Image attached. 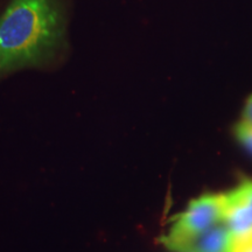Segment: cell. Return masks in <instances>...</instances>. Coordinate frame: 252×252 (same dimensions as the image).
<instances>
[{
    "label": "cell",
    "instance_id": "1",
    "mask_svg": "<svg viewBox=\"0 0 252 252\" xmlns=\"http://www.w3.org/2000/svg\"><path fill=\"white\" fill-rule=\"evenodd\" d=\"M56 0H14L0 17V74L46 61L61 45Z\"/></svg>",
    "mask_w": 252,
    "mask_h": 252
},
{
    "label": "cell",
    "instance_id": "2",
    "mask_svg": "<svg viewBox=\"0 0 252 252\" xmlns=\"http://www.w3.org/2000/svg\"><path fill=\"white\" fill-rule=\"evenodd\" d=\"M224 194H206L195 198L184 213L175 216L160 242L174 252H186L210 228L223 220Z\"/></svg>",
    "mask_w": 252,
    "mask_h": 252
},
{
    "label": "cell",
    "instance_id": "3",
    "mask_svg": "<svg viewBox=\"0 0 252 252\" xmlns=\"http://www.w3.org/2000/svg\"><path fill=\"white\" fill-rule=\"evenodd\" d=\"M223 222L231 236L252 231V181L244 180L237 188L224 193Z\"/></svg>",
    "mask_w": 252,
    "mask_h": 252
},
{
    "label": "cell",
    "instance_id": "4",
    "mask_svg": "<svg viewBox=\"0 0 252 252\" xmlns=\"http://www.w3.org/2000/svg\"><path fill=\"white\" fill-rule=\"evenodd\" d=\"M230 237V230L222 220L204 232L186 252H228Z\"/></svg>",
    "mask_w": 252,
    "mask_h": 252
},
{
    "label": "cell",
    "instance_id": "5",
    "mask_svg": "<svg viewBox=\"0 0 252 252\" xmlns=\"http://www.w3.org/2000/svg\"><path fill=\"white\" fill-rule=\"evenodd\" d=\"M228 252H252V234L231 236L229 241Z\"/></svg>",
    "mask_w": 252,
    "mask_h": 252
},
{
    "label": "cell",
    "instance_id": "6",
    "mask_svg": "<svg viewBox=\"0 0 252 252\" xmlns=\"http://www.w3.org/2000/svg\"><path fill=\"white\" fill-rule=\"evenodd\" d=\"M235 135L239 143L252 153V125L242 119L235 126Z\"/></svg>",
    "mask_w": 252,
    "mask_h": 252
},
{
    "label": "cell",
    "instance_id": "7",
    "mask_svg": "<svg viewBox=\"0 0 252 252\" xmlns=\"http://www.w3.org/2000/svg\"><path fill=\"white\" fill-rule=\"evenodd\" d=\"M243 121L252 125V94L249 96L243 110Z\"/></svg>",
    "mask_w": 252,
    "mask_h": 252
},
{
    "label": "cell",
    "instance_id": "8",
    "mask_svg": "<svg viewBox=\"0 0 252 252\" xmlns=\"http://www.w3.org/2000/svg\"><path fill=\"white\" fill-rule=\"evenodd\" d=\"M251 234H252V231H251Z\"/></svg>",
    "mask_w": 252,
    "mask_h": 252
}]
</instances>
